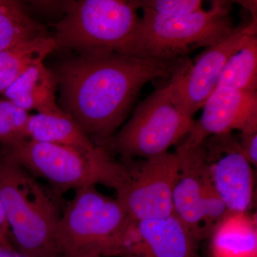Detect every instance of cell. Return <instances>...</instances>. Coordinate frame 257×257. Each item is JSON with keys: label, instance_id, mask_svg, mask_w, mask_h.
<instances>
[{"label": "cell", "instance_id": "cell-16", "mask_svg": "<svg viewBox=\"0 0 257 257\" xmlns=\"http://www.w3.org/2000/svg\"><path fill=\"white\" fill-rule=\"evenodd\" d=\"M24 139L37 143L54 144L81 150H94L96 145L75 121L64 111L30 115Z\"/></svg>", "mask_w": 257, "mask_h": 257}, {"label": "cell", "instance_id": "cell-5", "mask_svg": "<svg viewBox=\"0 0 257 257\" xmlns=\"http://www.w3.org/2000/svg\"><path fill=\"white\" fill-rule=\"evenodd\" d=\"M66 8L53 35L57 50L139 57L141 17L132 0H80L70 2Z\"/></svg>", "mask_w": 257, "mask_h": 257}, {"label": "cell", "instance_id": "cell-18", "mask_svg": "<svg viewBox=\"0 0 257 257\" xmlns=\"http://www.w3.org/2000/svg\"><path fill=\"white\" fill-rule=\"evenodd\" d=\"M46 35L49 34L45 27L28 15L21 3L0 0V52Z\"/></svg>", "mask_w": 257, "mask_h": 257}, {"label": "cell", "instance_id": "cell-2", "mask_svg": "<svg viewBox=\"0 0 257 257\" xmlns=\"http://www.w3.org/2000/svg\"><path fill=\"white\" fill-rule=\"evenodd\" d=\"M3 156L45 179L59 196L74 189L103 185L117 191L127 178V167L102 147L86 151L27 139L3 145Z\"/></svg>", "mask_w": 257, "mask_h": 257}, {"label": "cell", "instance_id": "cell-22", "mask_svg": "<svg viewBox=\"0 0 257 257\" xmlns=\"http://www.w3.org/2000/svg\"><path fill=\"white\" fill-rule=\"evenodd\" d=\"M236 139L243 156L253 167H256L257 131L241 132L236 135Z\"/></svg>", "mask_w": 257, "mask_h": 257}, {"label": "cell", "instance_id": "cell-6", "mask_svg": "<svg viewBox=\"0 0 257 257\" xmlns=\"http://www.w3.org/2000/svg\"><path fill=\"white\" fill-rule=\"evenodd\" d=\"M231 3L215 0L209 10L177 18H160L143 12L138 55L172 60L184 58L191 51L211 46L234 30Z\"/></svg>", "mask_w": 257, "mask_h": 257}, {"label": "cell", "instance_id": "cell-8", "mask_svg": "<svg viewBox=\"0 0 257 257\" xmlns=\"http://www.w3.org/2000/svg\"><path fill=\"white\" fill-rule=\"evenodd\" d=\"M122 162L128 176L116 191V198L131 219L148 220L173 214V194L179 173L176 152Z\"/></svg>", "mask_w": 257, "mask_h": 257}, {"label": "cell", "instance_id": "cell-23", "mask_svg": "<svg viewBox=\"0 0 257 257\" xmlns=\"http://www.w3.org/2000/svg\"><path fill=\"white\" fill-rule=\"evenodd\" d=\"M10 238H12V234L9 223L5 214L3 203L0 200V243L11 242Z\"/></svg>", "mask_w": 257, "mask_h": 257}, {"label": "cell", "instance_id": "cell-12", "mask_svg": "<svg viewBox=\"0 0 257 257\" xmlns=\"http://www.w3.org/2000/svg\"><path fill=\"white\" fill-rule=\"evenodd\" d=\"M202 116L177 146H197L213 135L257 131V92L216 87L204 102Z\"/></svg>", "mask_w": 257, "mask_h": 257}, {"label": "cell", "instance_id": "cell-4", "mask_svg": "<svg viewBox=\"0 0 257 257\" xmlns=\"http://www.w3.org/2000/svg\"><path fill=\"white\" fill-rule=\"evenodd\" d=\"M133 221L116 198L94 186L77 189L56 229L60 257H119Z\"/></svg>", "mask_w": 257, "mask_h": 257}, {"label": "cell", "instance_id": "cell-17", "mask_svg": "<svg viewBox=\"0 0 257 257\" xmlns=\"http://www.w3.org/2000/svg\"><path fill=\"white\" fill-rule=\"evenodd\" d=\"M57 50L53 36L36 37L0 52V94L32 66Z\"/></svg>", "mask_w": 257, "mask_h": 257}, {"label": "cell", "instance_id": "cell-9", "mask_svg": "<svg viewBox=\"0 0 257 257\" xmlns=\"http://www.w3.org/2000/svg\"><path fill=\"white\" fill-rule=\"evenodd\" d=\"M179 173L173 194V212L199 242L209 239L229 212L216 194L199 147L177 146Z\"/></svg>", "mask_w": 257, "mask_h": 257}, {"label": "cell", "instance_id": "cell-25", "mask_svg": "<svg viewBox=\"0 0 257 257\" xmlns=\"http://www.w3.org/2000/svg\"><path fill=\"white\" fill-rule=\"evenodd\" d=\"M238 4L241 5L244 8V9L247 10L251 14V20L256 21V1H238L236 2Z\"/></svg>", "mask_w": 257, "mask_h": 257}, {"label": "cell", "instance_id": "cell-10", "mask_svg": "<svg viewBox=\"0 0 257 257\" xmlns=\"http://www.w3.org/2000/svg\"><path fill=\"white\" fill-rule=\"evenodd\" d=\"M257 22L236 27L228 36L205 48L194 62L189 61L170 79L172 101L181 112L193 118L216 87L226 62L253 35Z\"/></svg>", "mask_w": 257, "mask_h": 257}, {"label": "cell", "instance_id": "cell-21", "mask_svg": "<svg viewBox=\"0 0 257 257\" xmlns=\"http://www.w3.org/2000/svg\"><path fill=\"white\" fill-rule=\"evenodd\" d=\"M137 9L160 18H177L202 10L201 0H132Z\"/></svg>", "mask_w": 257, "mask_h": 257}, {"label": "cell", "instance_id": "cell-7", "mask_svg": "<svg viewBox=\"0 0 257 257\" xmlns=\"http://www.w3.org/2000/svg\"><path fill=\"white\" fill-rule=\"evenodd\" d=\"M172 101L170 83L140 103L130 119L102 147L122 160L159 156L178 145L194 124Z\"/></svg>", "mask_w": 257, "mask_h": 257}, {"label": "cell", "instance_id": "cell-19", "mask_svg": "<svg viewBox=\"0 0 257 257\" xmlns=\"http://www.w3.org/2000/svg\"><path fill=\"white\" fill-rule=\"evenodd\" d=\"M216 87L257 92V35L229 57Z\"/></svg>", "mask_w": 257, "mask_h": 257}, {"label": "cell", "instance_id": "cell-24", "mask_svg": "<svg viewBox=\"0 0 257 257\" xmlns=\"http://www.w3.org/2000/svg\"><path fill=\"white\" fill-rule=\"evenodd\" d=\"M0 257H29L22 252L18 248H15L13 243H0Z\"/></svg>", "mask_w": 257, "mask_h": 257}, {"label": "cell", "instance_id": "cell-14", "mask_svg": "<svg viewBox=\"0 0 257 257\" xmlns=\"http://www.w3.org/2000/svg\"><path fill=\"white\" fill-rule=\"evenodd\" d=\"M57 84L55 72L43 62L30 67L2 93L24 111L56 113L62 111L57 103Z\"/></svg>", "mask_w": 257, "mask_h": 257}, {"label": "cell", "instance_id": "cell-1", "mask_svg": "<svg viewBox=\"0 0 257 257\" xmlns=\"http://www.w3.org/2000/svg\"><path fill=\"white\" fill-rule=\"evenodd\" d=\"M189 60H164L111 52L79 55L57 72L59 106L96 146L103 147L127 118L147 83L172 78Z\"/></svg>", "mask_w": 257, "mask_h": 257}, {"label": "cell", "instance_id": "cell-20", "mask_svg": "<svg viewBox=\"0 0 257 257\" xmlns=\"http://www.w3.org/2000/svg\"><path fill=\"white\" fill-rule=\"evenodd\" d=\"M29 116L12 101L0 98V143L8 145L24 139Z\"/></svg>", "mask_w": 257, "mask_h": 257}, {"label": "cell", "instance_id": "cell-3", "mask_svg": "<svg viewBox=\"0 0 257 257\" xmlns=\"http://www.w3.org/2000/svg\"><path fill=\"white\" fill-rule=\"evenodd\" d=\"M60 197L18 164L0 157V200L18 249L29 257H60L55 232Z\"/></svg>", "mask_w": 257, "mask_h": 257}, {"label": "cell", "instance_id": "cell-13", "mask_svg": "<svg viewBox=\"0 0 257 257\" xmlns=\"http://www.w3.org/2000/svg\"><path fill=\"white\" fill-rule=\"evenodd\" d=\"M197 241L175 214L133 221L119 257H200Z\"/></svg>", "mask_w": 257, "mask_h": 257}, {"label": "cell", "instance_id": "cell-15", "mask_svg": "<svg viewBox=\"0 0 257 257\" xmlns=\"http://www.w3.org/2000/svg\"><path fill=\"white\" fill-rule=\"evenodd\" d=\"M208 239L209 257H257L256 216L229 211Z\"/></svg>", "mask_w": 257, "mask_h": 257}, {"label": "cell", "instance_id": "cell-11", "mask_svg": "<svg viewBox=\"0 0 257 257\" xmlns=\"http://www.w3.org/2000/svg\"><path fill=\"white\" fill-rule=\"evenodd\" d=\"M216 194L230 212H247L254 199L253 166L234 133L213 135L197 145Z\"/></svg>", "mask_w": 257, "mask_h": 257}]
</instances>
